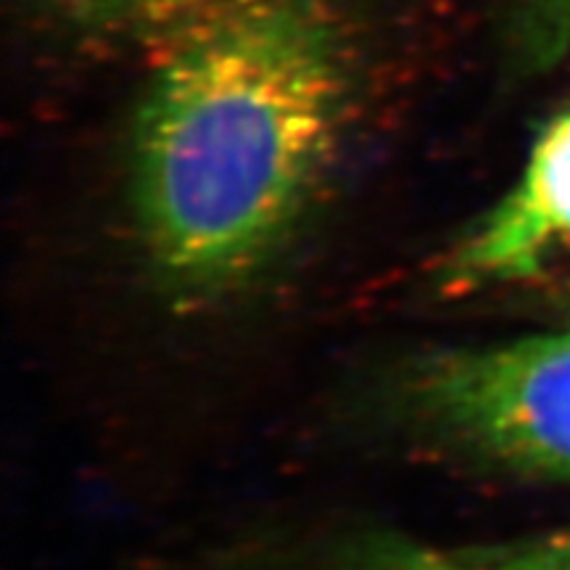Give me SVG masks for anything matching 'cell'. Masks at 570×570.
Listing matches in <instances>:
<instances>
[{
  "label": "cell",
  "mask_w": 570,
  "mask_h": 570,
  "mask_svg": "<svg viewBox=\"0 0 570 570\" xmlns=\"http://www.w3.org/2000/svg\"><path fill=\"white\" fill-rule=\"evenodd\" d=\"M489 558L523 570H570V525L537 537L512 539L497 547H479Z\"/></svg>",
  "instance_id": "obj_7"
},
{
  "label": "cell",
  "mask_w": 570,
  "mask_h": 570,
  "mask_svg": "<svg viewBox=\"0 0 570 570\" xmlns=\"http://www.w3.org/2000/svg\"><path fill=\"white\" fill-rule=\"evenodd\" d=\"M508 48L525 71H547L570 51V0H502Z\"/></svg>",
  "instance_id": "obj_6"
},
{
  "label": "cell",
  "mask_w": 570,
  "mask_h": 570,
  "mask_svg": "<svg viewBox=\"0 0 570 570\" xmlns=\"http://www.w3.org/2000/svg\"><path fill=\"white\" fill-rule=\"evenodd\" d=\"M227 0H40L61 24L98 38L177 32Z\"/></svg>",
  "instance_id": "obj_5"
},
{
  "label": "cell",
  "mask_w": 570,
  "mask_h": 570,
  "mask_svg": "<svg viewBox=\"0 0 570 570\" xmlns=\"http://www.w3.org/2000/svg\"><path fill=\"white\" fill-rule=\"evenodd\" d=\"M389 402L462 458L570 481V331L425 352L391 377Z\"/></svg>",
  "instance_id": "obj_2"
},
{
  "label": "cell",
  "mask_w": 570,
  "mask_h": 570,
  "mask_svg": "<svg viewBox=\"0 0 570 570\" xmlns=\"http://www.w3.org/2000/svg\"><path fill=\"white\" fill-rule=\"evenodd\" d=\"M298 570H523L489 558L479 547L444 550L391 531L356 533Z\"/></svg>",
  "instance_id": "obj_4"
},
{
  "label": "cell",
  "mask_w": 570,
  "mask_h": 570,
  "mask_svg": "<svg viewBox=\"0 0 570 570\" xmlns=\"http://www.w3.org/2000/svg\"><path fill=\"white\" fill-rule=\"evenodd\" d=\"M570 248V111L541 127L510 194L454 248L444 294L462 296L544 273Z\"/></svg>",
  "instance_id": "obj_3"
},
{
  "label": "cell",
  "mask_w": 570,
  "mask_h": 570,
  "mask_svg": "<svg viewBox=\"0 0 570 570\" xmlns=\"http://www.w3.org/2000/svg\"><path fill=\"white\" fill-rule=\"evenodd\" d=\"M346 98L323 0H227L175 32L130 135L135 223L169 302H227L273 265L336 154Z\"/></svg>",
  "instance_id": "obj_1"
}]
</instances>
